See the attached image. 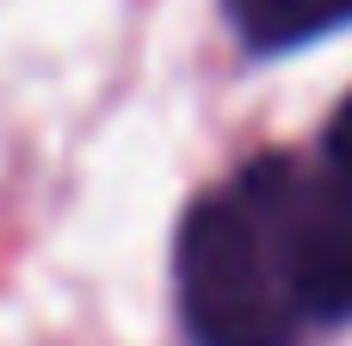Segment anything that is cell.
<instances>
[{
    "label": "cell",
    "mask_w": 352,
    "mask_h": 346,
    "mask_svg": "<svg viewBox=\"0 0 352 346\" xmlns=\"http://www.w3.org/2000/svg\"><path fill=\"white\" fill-rule=\"evenodd\" d=\"M173 272L198 346H297L303 303L254 167L186 210Z\"/></svg>",
    "instance_id": "obj_1"
},
{
    "label": "cell",
    "mask_w": 352,
    "mask_h": 346,
    "mask_svg": "<svg viewBox=\"0 0 352 346\" xmlns=\"http://www.w3.org/2000/svg\"><path fill=\"white\" fill-rule=\"evenodd\" d=\"M254 180L272 204L303 322H346L352 316V198L328 180V167H303L291 155H260Z\"/></svg>",
    "instance_id": "obj_2"
},
{
    "label": "cell",
    "mask_w": 352,
    "mask_h": 346,
    "mask_svg": "<svg viewBox=\"0 0 352 346\" xmlns=\"http://www.w3.org/2000/svg\"><path fill=\"white\" fill-rule=\"evenodd\" d=\"M229 25L254 50H297L352 25V0H223Z\"/></svg>",
    "instance_id": "obj_3"
},
{
    "label": "cell",
    "mask_w": 352,
    "mask_h": 346,
    "mask_svg": "<svg viewBox=\"0 0 352 346\" xmlns=\"http://www.w3.org/2000/svg\"><path fill=\"white\" fill-rule=\"evenodd\" d=\"M322 167H328V180L340 186L352 198V99L334 111V124H328V142H322Z\"/></svg>",
    "instance_id": "obj_4"
}]
</instances>
